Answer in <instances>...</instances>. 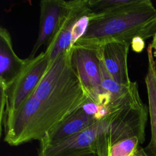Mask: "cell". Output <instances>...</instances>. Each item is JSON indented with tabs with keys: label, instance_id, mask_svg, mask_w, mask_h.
<instances>
[{
	"label": "cell",
	"instance_id": "9c48e42d",
	"mask_svg": "<svg viewBox=\"0 0 156 156\" xmlns=\"http://www.w3.org/2000/svg\"><path fill=\"white\" fill-rule=\"evenodd\" d=\"M97 121L80 107L45 135L40 141V148L56 144L85 130Z\"/></svg>",
	"mask_w": 156,
	"mask_h": 156
},
{
	"label": "cell",
	"instance_id": "e0dca14e",
	"mask_svg": "<svg viewBox=\"0 0 156 156\" xmlns=\"http://www.w3.org/2000/svg\"><path fill=\"white\" fill-rule=\"evenodd\" d=\"M77 156H102L101 155H100L99 154L97 153V152H88V153H85L80 155H77Z\"/></svg>",
	"mask_w": 156,
	"mask_h": 156
},
{
	"label": "cell",
	"instance_id": "4fadbf2b",
	"mask_svg": "<svg viewBox=\"0 0 156 156\" xmlns=\"http://www.w3.org/2000/svg\"><path fill=\"white\" fill-rule=\"evenodd\" d=\"M133 1V0H87V4L94 13H102L129 5Z\"/></svg>",
	"mask_w": 156,
	"mask_h": 156
},
{
	"label": "cell",
	"instance_id": "5b68a950",
	"mask_svg": "<svg viewBox=\"0 0 156 156\" xmlns=\"http://www.w3.org/2000/svg\"><path fill=\"white\" fill-rule=\"evenodd\" d=\"M99 46L75 43L71 48V64L85 88L88 98L96 102L105 91L101 88Z\"/></svg>",
	"mask_w": 156,
	"mask_h": 156
},
{
	"label": "cell",
	"instance_id": "6da1fadb",
	"mask_svg": "<svg viewBox=\"0 0 156 156\" xmlns=\"http://www.w3.org/2000/svg\"><path fill=\"white\" fill-rule=\"evenodd\" d=\"M88 96L73 68L71 58L45 92L43 100L33 93L8 118L4 126V140L18 146L32 140L40 141L60 122L73 113Z\"/></svg>",
	"mask_w": 156,
	"mask_h": 156
},
{
	"label": "cell",
	"instance_id": "2e32d148",
	"mask_svg": "<svg viewBox=\"0 0 156 156\" xmlns=\"http://www.w3.org/2000/svg\"><path fill=\"white\" fill-rule=\"evenodd\" d=\"M151 45H152V49L153 50H154V55L156 56V31L153 36V40H152V43H151Z\"/></svg>",
	"mask_w": 156,
	"mask_h": 156
},
{
	"label": "cell",
	"instance_id": "3957f363",
	"mask_svg": "<svg viewBox=\"0 0 156 156\" xmlns=\"http://www.w3.org/2000/svg\"><path fill=\"white\" fill-rule=\"evenodd\" d=\"M49 64V58L44 51L32 59L28 58L26 66L14 81L5 89L1 90V133L8 116L33 93Z\"/></svg>",
	"mask_w": 156,
	"mask_h": 156
},
{
	"label": "cell",
	"instance_id": "8fae6325",
	"mask_svg": "<svg viewBox=\"0 0 156 156\" xmlns=\"http://www.w3.org/2000/svg\"><path fill=\"white\" fill-rule=\"evenodd\" d=\"M147 54L148 64L145 83L149 103L151 138L144 150L148 156H156V60L152 51L149 50Z\"/></svg>",
	"mask_w": 156,
	"mask_h": 156
},
{
	"label": "cell",
	"instance_id": "7a4b0ae2",
	"mask_svg": "<svg viewBox=\"0 0 156 156\" xmlns=\"http://www.w3.org/2000/svg\"><path fill=\"white\" fill-rule=\"evenodd\" d=\"M156 31V9L150 0H133L112 11L93 13L87 29L76 43L100 46L110 41L131 44L135 37L146 40Z\"/></svg>",
	"mask_w": 156,
	"mask_h": 156
},
{
	"label": "cell",
	"instance_id": "277c9868",
	"mask_svg": "<svg viewBox=\"0 0 156 156\" xmlns=\"http://www.w3.org/2000/svg\"><path fill=\"white\" fill-rule=\"evenodd\" d=\"M109 115L85 130L56 144L40 148L38 156H77L93 152L108 156L105 133Z\"/></svg>",
	"mask_w": 156,
	"mask_h": 156
},
{
	"label": "cell",
	"instance_id": "5bb4252c",
	"mask_svg": "<svg viewBox=\"0 0 156 156\" xmlns=\"http://www.w3.org/2000/svg\"><path fill=\"white\" fill-rule=\"evenodd\" d=\"M130 45L133 51L140 52L142 51L144 48V40L140 37H135L132 41Z\"/></svg>",
	"mask_w": 156,
	"mask_h": 156
},
{
	"label": "cell",
	"instance_id": "8992f818",
	"mask_svg": "<svg viewBox=\"0 0 156 156\" xmlns=\"http://www.w3.org/2000/svg\"><path fill=\"white\" fill-rule=\"evenodd\" d=\"M90 11L91 9L87 4V0L69 1V7L61 21L58 29L44 51L49 57V63L72 48L73 27L81 16Z\"/></svg>",
	"mask_w": 156,
	"mask_h": 156
},
{
	"label": "cell",
	"instance_id": "30bf717a",
	"mask_svg": "<svg viewBox=\"0 0 156 156\" xmlns=\"http://www.w3.org/2000/svg\"><path fill=\"white\" fill-rule=\"evenodd\" d=\"M28 58L21 59L13 50L10 34L4 27L0 28V89L4 90L21 73Z\"/></svg>",
	"mask_w": 156,
	"mask_h": 156
},
{
	"label": "cell",
	"instance_id": "9a60e30c",
	"mask_svg": "<svg viewBox=\"0 0 156 156\" xmlns=\"http://www.w3.org/2000/svg\"><path fill=\"white\" fill-rule=\"evenodd\" d=\"M132 156H148V155L145 152L144 148H143L141 146H140Z\"/></svg>",
	"mask_w": 156,
	"mask_h": 156
},
{
	"label": "cell",
	"instance_id": "52a82bcc",
	"mask_svg": "<svg viewBox=\"0 0 156 156\" xmlns=\"http://www.w3.org/2000/svg\"><path fill=\"white\" fill-rule=\"evenodd\" d=\"M69 7V1L43 0L40 2V17L39 32L37 41L27 57L35 58L42 46L46 47L55 37L61 21Z\"/></svg>",
	"mask_w": 156,
	"mask_h": 156
},
{
	"label": "cell",
	"instance_id": "7c38bea8",
	"mask_svg": "<svg viewBox=\"0 0 156 156\" xmlns=\"http://www.w3.org/2000/svg\"><path fill=\"white\" fill-rule=\"evenodd\" d=\"M140 144L141 143L137 137L121 140L109 148L108 156H132Z\"/></svg>",
	"mask_w": 156,
	"mask_h": 156
},
{
	"label": "cell",
	"instance_id": "ba28073f",
	"mask_svg": "<svg viewBox=\"0 0 156 156\" xmlns=\"http://www.w3.org/2000/svg\"><path fill=\"white\" fill-rule=\"evenodd\" d=\"M130 45L121 41H110L99 46V57L108 74L118 83H132L127 66V55Z\"/></svg>",
	"mask_w": 156,
	"mask_h": 156
}]
</instances>
